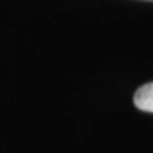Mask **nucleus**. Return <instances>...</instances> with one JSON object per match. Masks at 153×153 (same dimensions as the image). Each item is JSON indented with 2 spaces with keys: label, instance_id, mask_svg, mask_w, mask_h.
Instances as JSON below:
<instances>
[{
  "label": "nucleus",
  "instance_id": "nucleus-1",
  "mask_svg": "<svg viewBox=\"0 0 153 153\" xmlns=\"http://www.w3.org/2000/svg\"><path fill=\"white\" fill-rule=\"evenodd\" d=\"M133 102L140 111H145V112H150L153 114V82L145 83L136 90L134 94V99Z\"/></svg>",
  "mask_w": 153,
  "mask_h": 153
},
{
  "label": "nucleus",
  "instance_id": "nucleus-2",
  "mask_svg": "<svg viewBox=\"0 0 153 153\" xmlns=\"http://www.w3.org/2000/svg\"><path fill=\"white\" fill-rule=\"evenodd\" d=\"M150 2H153V0H150Z\"/></svg>",
  "mask_w": 153,
  "mask_h": 153
}]
</instances>
